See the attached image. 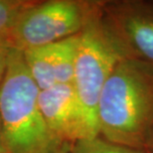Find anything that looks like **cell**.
Returning <instances> with one entry per match:
<instances>
[{
    "label": "cell",
    "mask_w": 153,
    "mask_h": 153,
    "mask_svg": "<svg viewBox=\"0 0 153 153\" xmlns=\"http://www.w3.org/2000/svg\"><path fill=\"white\" fill-rule=\"evenodd\" d=\"M39 93L23 53L11 49L0 84V122L7 153H56L67 143L48 128L39 106Z\"/></svg>",
    "instance_id": "obj_2"
},
{
    "label": "cell",
    "mask_w": 153,
    "mask_h": 153,
    "mask_svg": "<svg viewBox=\"0 0 153 153\" xmlns=\"http://www.w3.org/2000/svg\"><path fill=\"white\" fill-rule=\"evenodd\" d=\"M34 1L29 0H0V40L5 41L19 16Z\"/></svg>",
    "instance_id": "obj_9"
},
{
    "label": "cell",
    "mask_w": 153,
    "mask_h": 153,
    "mask_svg": "<svg viewBox=\"0 0 153 153\" xmlns=\"http://www.w3.org/2000/svg\"><path fill=\"white\" fill-rule=\"evenodd\" d=\"M69 149H70V143H64L56 153H69Z\"/></svg>",
    "instance_id": "obj_12"
},
{
    "label": "cell",
    "mask_w": 153,
    "mask_h": 153,
    "mask_svg": "<svg viewBox=\"0 0 153 153\" xmlns=\"http://www.w3.org/2000/svg\"><path fill=\"white\" fill-rule=\"evenodd\" d=\"M103 16L130 58L153 64V4L105 1Z\"/></svg>",
    "instance_id": "obj_5"
},
{
    "label": "cell",
    "mask_w": 153,
    "mask_h": 153,
    "mask_svg": "<svg viewBox=\"0 0 153 153\" xmlns=\"http://www.w3.org/2000/svg\"><path fill=\"white\" fill-rule=\"evenodd\" d=\"M10 50L11 48L7 45V43L0 40V84L4 78L6 69H7Z\"/></svg>",
    "instance_id": "obj_10"
},
{
    "label": "cell",
    "mask_w": 153,
    "mask_h": 153,
    "mask_svg": "<svg viewBox=\"0 0 153 153\" xmlns=\"http://www.w3.org/2000/svg\"><path fill=\"white\" fill-rule=\"evenodd\" d=\"M0 153H7L4 145V141H3L2 136V129H1V122H0Z\"/></svg>",
    "instance_id": "obj_11"
},
{
    "label": "cell",
    "mask_w": 153,
    "mask_h": 153,
    "mask_svg": "<svg viewBox=\"0 0 153 153\" xmlns=\"http://www.w3.org/2000/svg\"><path fill=\"white\" fill-rule=\"evenodd\" d=\"M78 43L79 34L22 52L26 68L40 91L73 82Z\"/></svg>",
    "instance_id": "obj_7"
},
{
    "label": "cell",
    "mask_w": 153,
    "mask_h": 153,
    "mask_svg": "<svg viewBox=\"0 0 153 153\" xmlns=\"http://www.w3.org/2000/svg\"><path fill=\"white\" fill-rule=\"evenodd\" d=\"M69 153H148L144 150L115 144L97 136L85 138L70 144Z\"/></svg>",
    "instance_id": "obj_8"
},
{
    "label": "cell",
    "mask_w": 153,
    "mask_h": 153,
    "mask_svg": "<svg viewBox=\"0 0 153 153\" xmlns=\"http://www.w3.org/2000/svg\"><path fill=\"white\" fill-rule=\"evenodd\" d=\"M103 4L87 0L34 1L19 16L5 42L24 52L73 37L102 10Z\"/></svg>",
    "instance_id": "obj_4"
},
{
    "label": "cell",
    "mask_w": 153,
    "mask_h": 153,
    "mask_svg": "<svg viewBox=\"0 0 153 153\" xmlns=\"http://www.w3.org/2000/svg\"><path fill=\"white\" fill-rule=\"evenodd\" d=\"M99 136L148 152L153 131V64L126 58L115 67L97 108Z\"/></svg>",
    "instance_id": "obj_1"
},
{
    "label": "cell",
    "mask_w": 153,
    "mask_h": 153,
    "mask_svg": "<svg viewBox=\"0 0 153 153\" xmlns=\"http://www.w3.org/2000/svg\"><path fill=\"white\" fill-rule=\"evenodd\" d=\"M148 153H153V131H152V135H151V138H150V143H149Z\"/></svg>",
    "instance_id": "obj_13"
},
{
    "label": "cell",
    "mask_w": 153,
    "mask_h": 153,
    "mask_svg": "<svg viewBox=\"0 0 153 153\" xmlns=\"http://www.w3.org/2000/svg\"><path fill=\"white\" fill-rule=\"evenodd\" d=\"M130 58L106 23L102 10L79 34L73 85L94 136H99L97 108L102 88L115 67Z\"/></svg>",
    "instance_id": "obj_3"
},
{
    "label": "cell",
    "mask_w": 153,
    "mask_h": 153,
    "mask_svg": "<svg viewBox=\"0 0 153 153\" xmlns=\"http://www.w3.org/2000/svg\"><path fill=\"white\" fill-rule=\"evenodd\" d=\"M38 100L46 124L60 141L73 144L97 137L90 129L73 82L40 91Z\"/></svg>",
    "instance_id": "obj_6"
}]
</instances>
